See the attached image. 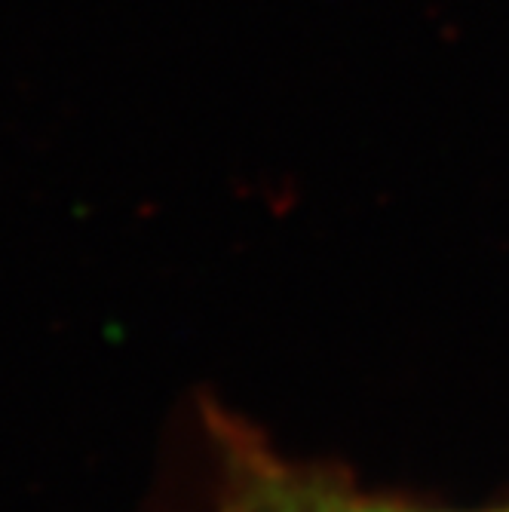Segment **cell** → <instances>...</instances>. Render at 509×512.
<instances>
[{
    "label": "cell",
    "mask_w": 509,
    "mask_h": 512,
    "mask_svg": "<svg viewBox=\"0 0 509 512\" xmlns=\"http://www.w3.org/2000/svg\"><path fill=\"white\" fill-rule=\"evenodd\" d=\"M243 512H387L384 506H368L329 485H313L307 479H276L258 488Z\"/></svg>",
    "instance_id": "cell-1"
},
{
    "label": "cell",
    "mask_w": 509,
    "mask_h": 512,
    "mask_svg": "<svg viewBox=\"0 0 509 512\" xmlns=\"http://www.w3.org/2000/svg\"><path fill=\"white\" fill-rule=\"evenodd\" d=\"M387 512H393V509H387ZM485 512H509V503L506 506H497V509H485Z\"/></svg>",
    "instance_id": "cell-2"
}]
</instances>
